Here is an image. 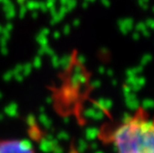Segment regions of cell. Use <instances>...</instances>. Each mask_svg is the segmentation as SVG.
Wrapping results in <instances>:
<instances>
[{
    "label": "cell",
    "instance_id": "1",
    "mask_svg": "<svg viewBox=\"0 0 154 153\" xmlns=\"http://www.w3.org/2000/svg\"><path fill=\"white\" fill-rule=\"evenodd\" d=\"M117 153H154V119L137 115L113 132Z\"/></svg>",
    "mask_w": 154,
    "mask_h": 153
},
{
    "label": "cell",
    "instance_id": "2",
    "mask_svg": "<svg viewBox=\"0 0 154 153\" xmlns=\"http://www.w3.org/2000/svg\"><path fill=\"white\" fill-rule=\"evenodd\" d=\"M0 153H35L30 143L22 140L0 141Z\"/></svg>",
    "mask_w": 154,
    "mask_h": 153
}]
</instances>
